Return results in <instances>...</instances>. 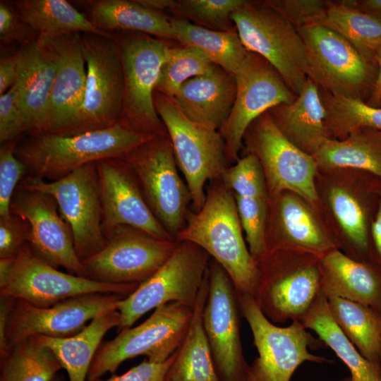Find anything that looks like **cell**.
<instances>
[{"mask_svg": "<svg viewBox=\"0 0 381 381\" xmlns=\"http://www.w3.org/2000/svg\"><path fill=\"white\" fill-rule=\"evenodd\" d=\"M240 313L232 281L222 267L210 258L202 324L220 381L249 378L250 365L245 360L241 339Z\"/></svg>", "mask_w": 381, "mask_h": 381, "instance_id": "obj_18", "label": "cell"}, {"mask_svg": "<svg viewBox=\"0 0 381 381\" xmlns=\"http://www.w3.org/2000/svg\"><path fill=\"white\" fill-rule=\"evenodd\" d=\"M236 95L230 115L219 131L226 147L228 160L236 162L243 137L252 122L282 103H292L297 97L278 71L260 55L248 54L234 74Z\"/></svg>", "mask_w": 381, "mask_h": 381, "instance_id": "obj_19", "label": "cell"}, {"mask_svg": "<svg viewBox=\"0 0 381 381\" xmlns=\"http://www.w3.org/2000/svg\"><path fill=\"white\" fill-rule=\"evenodd\" d=\"M347 3L361 12L371 16L381 22V0H346Z\"/></svg>", "mask_w": 381, "mask_h": 381, "instance_id": "obj_53", "label": "cell"}, {"mask_svg": "<svg viewBox=\"0 0 381 381\" xmlns=\"http://www.w3.org/2000/svg\"><path fill=\"white\" fill-rule=\"evenodd\" d=\"M176 239L203 249L226 271L238 294L254 297L258 264L244 240L234 195L224 185L209 190L202 208L187 216Z\"/></svg>", "mask_w": 381, "mask_h": 381, "instance_id": "obj_3", "label": "cell"}, {"mask_svg": "<svg viewBox=\"0 0 381 381\" xmlns=\"http://www.w3.org/2000/svg\"><path fill=\"white\" fill-rule=\"evenodd\" d=\"M267 111L283 135L309 155L315 157L324 143L331 139L325 124V111L318 88L308 78L292 103L279 104Z\"/></svg>", "mask_w": 381, "mask_h": 381, "instance_id": "obj_28", "label": "cell"}, {"mask_svg": "<svg viewBox=\"0 0 381 381\" xmlns=\"http://www.w3.org/2000/svg\"><path fill=\"white\" fill-rule=\"evenodd\" d=\"M231 18L246 49L268 61L298 96L307 80L305 46L298 29L264 0H246Z\"/></svg>", "mask_w": 381, "mask_h": 381, "instance_id": "obj_8", "label": "cell"}, {"mask_svg": "<svg viewBox=\"0 0 381 381\" xmlns=\"http://www.w3.org/2000/svg\"><path fill=\"white\" fill-rule=\"evenodd\" d=\"M119 324L120 314L116 310L92 320L81 331L72 336L36 337L55 354L67 373L68 381H85L104 336L111 329L119 327Z\"/></svg>", "mask_w": 381, "mask_h": 381, "instance_id": "obj_31", "label": "cell"}, {"mask_svg": "<svg viewBox=\"0 0 381 381\" xmlns=\"http://www.w3.org/2000/svg\"><path fill=\"white\" fill-rule=\"evenodd\" d=\"M298 30L305 46L307 78L319 90L367 102L378 67L365 61L351 44L326 27L313 24Z\"/></svg>", "mask_w": 381, "mask_h": 381, "instance_id": "obj_6", "label": "cell"}, {"mask_svg": "<svg viewBox=\"0 0 381 381\" xmlns=\"http://www.w3.org/2000/svg\"><path fill=\"white\" fill-rule=\"evenodd\" d=\"M175 352L165 361L150 362L146 358L121 375H113L94 381H169L168 371L174 360Z\"/></svg>", "mask_w": 381, "mask_h": 381, "instance_id": "obj_48", "label": "cell"}, {"mask_svg": "<svg viewBox=\"0 0 381 381\" xmlns=\"http://www.w3.org/2000/svg\"><path fill=\"white\" fill-rule=\"evenodd\" d=\"M246 381H256L253 377L249 375V378Z\"/></svg>", "mask_w": 381, "mask_h": 381, "instance_id": "obj_58", "label": "cell"}, {"mask_svg": "<svg viewBox=\"0 0 381 381\" xmlns=\"http://www.w3.org/2000/svg\"><path fill=\"white\" fill-rule=\"evenodd\" d=\"M119 44L124 97L119 123L133 131L166 135L153 95L169 44L167 40L135 32H113Z\"/></svg>", "mask_w": 381, "mask_h": 381, "instance_id": "obj_5", "label": "cell"}, {"mask_svg": "<svg viewBox=\"0 0 381 381\" xmlns=\"http://www.w3.org/2000/svg\"><path fill=\"white\" fill-rule=\"evenodd\" d=\"M61 368L53 351L33 336L0 358V381H52Z\"/></svg>", "mask_w": 381, "mask_h": 381, "instance_id": "obj_38", "label": "cell"}, {"mask_svg": "<svg viewBox=\"0 0 381 381\" xmlns=\"http://www.w3.org/2000/svg\"><path fill=\"white\" fill-rule=\"evenodd\" d=\"M239 221L249 251L257 261L267 251L268 200L235 196Z\"/></svg>", "mask_w": 381, "mask_h": 381, "instance_id": "obj_42", "label": "cell"}, {"mask_svg": "<svg viewBox=\"0 0 381 381\" xmlns=\"http://www.w3.org/2000/svg\"><path fill=\"white\" fill-rule=\"evenodd\" d=\"M210 256L188 241H179L170 258L149 279L121 299L120 330L164 304L179 303L193 309L206 279Z\"/></svg>", "mask_w": 381, "mask_h": 381, "instance_id": "obj_10", "label": "cell"}, {"mask_svg": "<svg viewBox=\"0 0 381 381\" xmlns=\"http://www.w3.org/2000/svg\"><path fill=\"white\" fill-rule=\"evenodd\" d=\"M125 297L116 294H87L44 308L16 299L7 326L8 349L33 336H72L97 317L118 310L120 301Z\"/></svg>", "mask_w": 381, "mask_h": 381, "instance_id": "obj_20", "label": "cell"}, {"mask_svg": "<svg viewBox=\"0 0 381 381\" xmlns=\"http://www.w3.org/2000/svg\"><path fill=\"white\" fill-rule=\"evenodd\" d=\"M222 179L235 196L268 200V192L261 165L252 154H246L226 168Z\"/></svg>", "mask_w": 381, "mask_h": 381, "instance_id": "obj_43", "label": "cell"}, {"mask_svg": "<svg viewBox=\"0 0 381 381\" xmlns=\"http://www.w3.org/2000/svg\"><path fill=\"white\" fill-rule=\"evenodd\" d=\"M18 186L43 192L56 201L69 225L80 260L105 245L96 163L86 164L53 181L27 176Z\"/></svg>", "mask_w": 381, "mask_h": 381, "instance_id": "obj_14", "label": "cell"}, {"mask_svg": "<svg viewBox=\"0 0 381 381\" xmlns=\"http://www.w3.org/2000/svg\"><path fill=\"white\" fill-rule=\"evenodd\" d=\"M193 310L179 303L164 304L139 325L121 329L114 339L100 345L90 367L87 381L114 373L122 363L137 356H145L155 363L167 360L181 344Z\"/></svg>", "mask_w": 381, "mask_h": 381, "instance_id": "obj_9", "label": "cell"}, {"mask_svg": "<svg viewBox=\"0 0 381 381\" xmlns=\"http://www.w3.org/2000/svg\"><path fill=\"white\" fill-rule=\"evenodd\" d=\"M369 260L381 271V179H380V204L370 233Z\"/></svg>", "mask_w": 381, "mask_h": 381, "instance_id": "obj_50", "label": "cell"}, {"mask_svg": "<svg viewBox=\"0 0 381 381\" xmlns=\"http://www.w3.org/2000/svg\"><path fill=\"white\" fill-rule=\"evenodd\" d=\"M156 136L114 126L74 135L44 133L17 142L15 153L30 177L59 180L90 163L123 158Z\"/></svg>", "mask_w": 381, "mask_h": 381, "instance_id": "obj_2", "label": "cell"}, {"mask_svg": "<svg viewBox=\"0 0 381 381\" xmlns=\"http://www.w3.org/2000/svg\"><path fill=\"white\" fill-rule=\"evenodd\" d=\"M321 291L369 306L381 314V271L370 262L355 260L339 250L320 258Z\"/></svg>", "mask_w": 381, "mask_h": 381, "instance_id": "obj_27", "label": "cell"}, {"mask_svg": "<svg viewBox=\"0 0 381 381\" xmlns=\"http://www.w3.org/2000/svg\"><path fill=\"white\" fill-rule=\"evenodd\" d=\"M346 39L362 58L377 66L376 52L381 44V22L359 11L346 0H327L325 13L318 24Z\"/></svg>", "mask_w": 381, "mask_h": 381, "instance_id": "obj_36", "label": "cell"}, {"mask_svg": "<svg viewBox=\"0 0 381 381\" xmlns=\"http://www.w3.org/2000/svg\"><path fill=\"white\" fill-rule=\"evenodd\" d=\"M25 134L23 113L18 100L14 85L3 95H0V142L18 141Z\"/></svg>", "mask_w": 381, "mask_h": 381, "instance_id": "obj_46", "label": "cell"}, {"mask_svg": "<svg viewBox=\"0 0 381 381\" xmlns=\"http://www.w3.org/2000/svg\"><path fill=\"white\" fill-rule=\"evenodd\" d=\"M243 144L246 154L255 156L261 165L268 198L291 190L317 206L315 179L318 164L315 157L288 140L277 128L268 111L249 126Z\"/></svg>", "mask_w": 381, "mask_h": 381, "instance_id": "obj_16", "label": "cell"}, {"mask_svg": "<svg viewBox=\"0 0 381 381\" xmlns=\"http://www.w3.org/2000/svg\"><path fill=\"white\" fill-rule=\"evenodd\" d=\"M318 91L325 111V124L331 139L344 140L365 128L381 131V107L369 106L358 99Z\"/></svg>", "mask_w": 381, "mask_h": 381, "instance_id": "obj_39", "label": "cell"}, {"mask_svg": "<svg viewBox=\"0 0 381 381\" xmlns=\"http://www.w3.org/2000/svg\"><path fill=\"white\" fill-rule=\"evenodd\" d=\"M329 312L335 322L361 354L379 364L381 342V314L363 304L327 298Z\"/></svg>", "mask_w": 381, "mask_h": 381, "instance_id": "obj_37", "label": "cell"}, {"mask_svg": "<svg viewBox=\"0 0 381 381\" xmlns=\"http://www.w3.org/2000/svg\"><path fill=\"white\" fill-rule=\"evenodd\" d=\"M16 298L0 296V358L5 357L8 351L6 332L8 319Z\"/></svg>", "mask_w": 381, "mask_h": 381, "instance_id": "obj_52", "label": "cell"}, {"mask_svg": "<svg viewBox=\"0 0 381 381\" xmlns=\"http://www.w3.org/2000/svg\"><path fill=\"white\" fill-rule=\"evenodd\" d=\"M30 235V224L23 218L13 214L0 217V258H16Z\"/></svg>", "mask_w": 381, "mask_h": 381, "instance_id": "obj_47", "label": "cell"}, {"mask_svg": "<svg viewBox=\"0 0 381 381\" xmlns=\"http://www.w3.org/2000/svg\"><path fill=\"white\" fill-rule=\"evenodd\" d=\"M81 34L75 32L50 38L39 37L49 44L56 61L44 133L66 135L83 100L87 71Z\"/></svg>", "mask_w": 381, "mask_h": 381, "instance_id": "obj_24", "label": "cell"}, {"mask_svg": "<svg viewBox=\"0 0 381 381\" xmlns=\"http://www.w3.org/2000/svg\"><path fill=\"white\" fill-rule=\"evenodd\" d=\"M246 0H175L169 11L172 17L215 31L236 29L231 15Z\"/></svg>", "mask_w": 381, "mask_h": 381, "instance_id": "obj_41", "label": "cell"}, {"mask_svg": "<svg viewBox=\"0 0 381 381\" xmlns=\"http://www.w3.org/2000/svg\"><path fill=\"white\" fill-rule=\"evenodd\" d=\"M123 159L152 212L174 239L184 227L190 195L181 179L167 135L156 136Z\"/></svg>", "mask_w": 381, "mask_h": 381, "instance_id": "obj_13", "label": "cell"}, {"mask_svg": "<svg viewBox=\"0 0 381 381\" xmlns=\"http://www.w3.org/2000/svg\"><path fill=\"white\" fill-rule=\"evenodd\" d=\"M315 188L316 208L338 249L355 260L370 262V233L380 204V179L353 169H318Z\"/></svg>", "mask_w": 381, "mask_h": 381, "instance_id": "obj_1", "label": "cell"}, {"mask_svg": "<svg viewBox=\"0 0 381 381\" xmlns=\"http://www.w3.org/2000/svg\"><path fill=\"white\" fill-rule=\"evenodd\" d=\"M297 29L318 24L324 16L327 0H264Z\"/></svg>", "mask_w": 381, "mask_h": 381, "instance_id": "obj_45", "label": "cell"}, {"mask_svg": "<svg viewBox=\"0 0 381 381\" xmlns=\"http://www.w3.org/2000/svg\"><path fill=\"white\" fill-rule=\"evenodd\" d=\"M27 25L16 8L4 1H0V40L4 44L23 41Z\"/></svg>", "mask_w": 381, "mask_h": 381, "instance_id": "obj_49", "label": "cell"}, {"mask_svg": "<svg viewBox=\"0 0 381 381\" xmlns=\"http://www.w3.org/2000/svg\"><path fill=\"white\" fill-rule=\"evenodd\" d=\"M18 141L1 143L0 147V217H2L11 214L13 196L20 182L28 175L25 165L15 153Z\"/></svg>", "mask_w": 381, "mask_h": 381, "instance_id": "obj_44", "label": "cell"}, {"mask_svg": "<svg viewBox=\"0 0 381 381\" xmlns=\"http://www.w3.org/2000/svg\"><path fill=\"white\" fill-rule=\"evenodd\" d=\"M89 20L99 29L113 33L135 32L164 40H176L169 16L147 8L137 0H95L82 1Z\"/></svg>", "mask_w": 381, "mask_h": 381, "instance_id": "obj_29", "label": "cell"}, {"mask_svg": "<svg viewBox=\"0 0 381 381\" xmlns=\"http://www.w3.org/2000/svg\"><path fill=\"white\" fill-rule=\"evenodd\" d=\"M18 79V54L4 56L0 59V95L11 89Z\"/></svg>", "mask_w": 381, "mask_h": 381, "instance_id": "obj_51", "label": "cell"}, {"mask_svg": "<svg viewBox=\"0 0 381 381\" xmlns=\"http://www.w3.org/2000/svg\"><path fill=\"white\" fill-rule=\"evenodd\" d=\"M153 100L164 125L176 162L186 181L193 206H203L207 181L222 179L228 161L224 141L218 131L195 123L186 118L172 99L157 91Z\"/></svg>", "mask_w": 381, "mask_h": 381, "instance_id": "obj_7", "label": "cell"}, {"mask_svg": "<svg viewBox=\"0 0 381 381\" xmlns=\"http://www.w3.org/2000/svg\"><path fill=\"white\" fill-rule=\"evenodd\" d=\"M213 64L197 48L169 45L155 91L171 99L186 81L205 74Z\"/></svg>", "mask_w": 381, "mask_h": 381, "instance_id": "obj_40", "label": "cell"}, {"mask_svg": "<svg viewBox=\"0 0 381 381\" xmlns=\"http://www.w3.org/2000/svg\"><path fill=\"white\" fill-rule=\"evenodd\" d=\"M236 95L235 75L213 64L205 74L186 81L171 99L189 120L219 131L230 115Z\"/></svg>", "mask_w": 381, "mask_h": 381, "instance_id": "obj_26", "label": "cell"}, {"mask_svg": "<svg viewBox=\"0 0 381 381\" xmlns=\"http://www.w3.org/2000/svg\"><path fill=\"white\" fill-rule=\"evenodd\" d=\"M242 315L251 330L258 356L250 365L249 375L256 381H290L304 362H328L309 349L323 346V342L309 333L299 320L279 327L261 311L253 296L238 294Z\"/></svg>", "mask_w": 381, "mask_h": 381, "instance_id": "obj_12", "label": "cell"}, {"mask_svg": "<svg viewBox=\"0 0 381 381\" xmlns=\"http://www.w3.org/2000/svg\"><path fill=\"white\" fill-rule=\"evenodd\" d=\"M379 363H380V372H381V342H380V356H379Z\"/></svg>", "mask_w": 381, "mask_h": 381, "instance_id": "obj_57", "label": "cell"}, {"mask_svg": "<svg viewBox=\"0 0 381 381\" xmlns=\"http://www.w3.org/2000/svg\"><path fill=\"white\" fill-rule=\"evenodd\" d=\"M139 284H114L61 272L25 245L16 256L0 296L20 299L37 307H49L67 298L92 293L125 296Z\"/></svg>", "mask_w": 381, "mask_h": 381, "instance_id": "obj_17", "label": "cell"}, {"mask_svg": "<svg viewBox=\"0 0 381 381\" xmlns=\"http://www.w3.org/2000/svg\"><path fill=\"white\" fill-rule=\"evenodd\" d=\"M13 4L23 21L39 32L38 37L50 38L75 32L114 36L99 29L66 0H17Z\"/></svg>", "mask_w": 381, "mask_h": 381, "instance_id": "obj_33", "label": "cell"}, {"mask_svg": "<svg viewBox=\"0 0 381 381\" xmlns=\"http://www.w3.org/2000/svg\"><path fill=\"white\" fill-rule=\"evenodd\" d=\"M11 213L29 223L28 244L40 258L68 273L87 277L75 251L72 231L50 195L18 186L11 200Z\"/></svg>", "mask_w": 381, "mask_h": 381, "instance_id": "obj_21", "label": "cell"}, {"mask_svg": "<svg viewBox=\"0 0 381 381\" xmlns=\"http://www.w3.org/2000/svg\"><path fill=\"white\" fill-rule=\"evenodd\" d=\"M266 236L267 250L298 251L322 258L338 249L316 207L291 190L268 198Z\"/></svg>", "mask_w": 381, "mask_h": 381, "instance_id": "obj_22", "label": "cell"}, {"mask_svg": "<svg viewBox=\"0 0 381 381\" xmlns=\"http://www.w3.org/2000/svg\"><path fill=\"white\" fill-rule=\"evenodd\" d=\"M319 257L274 250L256 262L259 278L254 298L273 323L300 320L321 292Z\"/></svg>", "mask_w": 381, "mask_h": 381, "instance_id": "obj_4", "label": "cell"}, {"mask_svg": "<svg viewBox=\"0 0 381 381\" xmlns=\"http://www.w3.org/2000/svg\"><path fill=\"white\" fill-rule=\"evenodd\" d=\"M18 79L15 85L27 136L45 131L56 61L47 42L39 37L17 52Z\"/></svg>", "mask_w": 381, "mask_h": 381, "instance_id": "obj_25", "label": "cell"}, {"mask_svg": "<svg viewBox=\"0 0 381 381\" xmlns=\"http://www.w3.org/2000/svg\"><path fill=\"white\" fill-rule=\"evenodd\" d=\"M314 157L318 169H353L381 179V131L365 128L344 140L329 139Z\"/></svg>", "mask_w": 381, "mask_h": 381, "instance_id": "obj_34", "label": "cell"}, {"mask_svg": "<svg viewBox=\"0 0 381 381\" xmlns=\"http://www.w3.org/2000/svg\"><path fill=\"white\" fill-rule=\"evenodd\" d=\"M96 167L104 234L116 226H128L156 238L175 241L152 212L135 174L123 159H102Z\"/></svg>", "mask_w": 381, "mask_h": 381, "instance_id": "obj_23", "label": "cell"}, {"mask_svg": "<svg viewBox=\"0 0 381 381\" xmlns=\"http://www.w3.org/2000/svg\"><path fill=\"white\" fill-rule=\"evenodd\" d=\"M299 321L306 329L314 331L347 366L351 381H381L380 365L364 358L346 337L333 319L327 298L322 291Z\"/></svg>", "mask_w": 381, "mask_h": 381, "instance_id": "obj_32", "label": "cell"}, {"mask_svg": "<svg viewBox=\"0 0 381 381\" xmlns=\"http://www.w3.org/2000/svg\"><path fill=\"white\" fill-rule=\"evenodd\" d=\"M52 381H64L63 376L58 374Z\"/></svg>", "mask_w": 381, "mask_h": 381, "instance_id": "obj_56", "label": "cell"}, {"mask_svg": "<svg viewBox=\"0 0 381 381\" xmlns=\"http://www.w3.org/2000/svg\"><path fill=\"white\" fill-rule=\"evenodd\" d=\"M137 1L147 8L164 13L170 11L175 0H137Z\"/></svg>", "mask_w": 381, "mask_h": 381, "instance_id": "obj_55", "label": "cell"}, {"mask_svg": "<svg viewBox=\"0 0 381 381\" xmlns=\"http://www.w3.org/2000/svg\"><path fill=\"white\" fill-rule=\"evenodd\" d=\"M378 74L374 90L366 104L373 107H381V44L376 52Z\"/></svg>", "mask_w": 381, "mask_h": 381, "instance_id": "obj_54", "label": "cell"}, {"mask_svg": "<svg viewBox=\"0 0 381 381\" xmlns=\"http://www.w3.org/2000/svg\"><path fill=\"white\" fill-rule=\"evenodd\" d=\"M341 381H351V380L350 377H346V378L343 379Z\"/></svg>", "mask_w": 381, "mask_h": 381, "instance_id": "obj_59", "label": "cell"}, {"mask_svg": "<svg viewBox=\"0 0 381 381\" xmlns=\"http://www.w3.org/2000/svg\"><path fill=\"white\" fill-rule=\"evenodd\" d=\"M176 41L202 52L214 64L235 74L248 51L243 46L236 28L222 32L207 29L179 18L169 16Z\"/></svg>", "mask_w": 381, "mask_h": 381, "instance_id": "obj_35", "label": "cell"}, {"mask_svg": "<svg viewBox=\"0 0 381 381\" xmlns=\"http://www.w3.org/2000/svg\"><path fill=\"white\" fill-rule=\"evenodd\" d=\"M209 286L208 274L199 292L187 332L175 351L169 381H220L202 324Z\"/></svg>", "mask_w": 381, "mask_h": 381, "instance_id": "obj_30", "label": "cell"}, {"mask_svg": "<svg viewBox=\"0 0 381 381\" xmlns=\"http://www.w3.org/2000/svg\"><path fill=\"white\" fill-rule=\"evenodd\" d=\"M87 64L82 104L64 135L107 128L119 123L124 97V78L119 44L114 37L82 33Z\"/></svg>", "mask_w": 381, "mask_h": 381, "instance_id": "obj_11", "label": "cell"}, {"mask_svg": "<svg viewBox=\"0 0 381 381\" xmlns=\"http://www.w3.org/2000/svg\"><path fill=\"white\" fill-rule=\"evenodd\" d=\"M104 235V246L82 263L87 278L114 284L144 282L170 258L179 243L128 226H116Z\"/></svg>", "mask_w": 381, "mask_h": 381, "instance_id": "obj_15", "label": "cell"}]
</instances>
